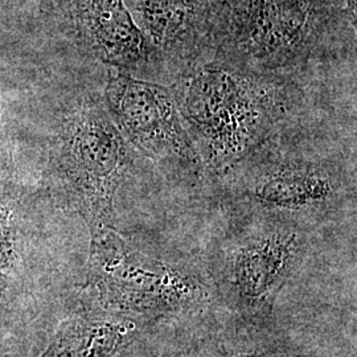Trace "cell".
<instances>
[{
  "instance_id": "1",
  "label": "cell",
  "mask_w": 357,
  "mask_h": 357,
  "mask_svg": "<svg viewBox=\"0 0 357 357\" xmlns=\"http://www.w3.org/2000/svg\"><path fill=\"white\" fill-rule=\"evenodd\" d=\"M199 155L204 176L217 183L291 128L302 101L299 84L206 54L169 86Z\"/></svg>"
},
{
  "instance_id": "2",
  "label": "cell",
  "mask_w": 357,
  "mask_h": 357,
  "mask_svg": "<svg viewBox=\"0 0 357 357\" xmlns=\"http://www.w3.org/2000/svg\"><path fill=\"white\" fill-rule=\"evenodd\" d=\"M345 0H224L209 54L257 73L296 81L356 45Z\"/></svg>"
},
{
  "instance_id": "3",
  "label": "cell",
  "mask_w": 357,
  "mask_h": 357,
  "mask_svg": "<svg viewBox=\"0 0 357 357\" xmlns=\"http://www.w3.org/2000/svg\"><path fill=\"white\" fill-rule=\"evenodd\" d=\"M240 216L268 217L311 229L355 202L356 178L344 158L289 131L216 183Z\"/></svg>"
},
{
  "instance_id": "4",
  "label": "cell",
  "mask_w": 357,
  "mask_h": 357,
  "mask_svg": "<svg viewBox=\"0 0 357 357\" xmlns=\"http://www.w3.org/2000/svg\"><path fill=\"white\" fill-rule=\"evenodd\" d=\"M135 150L115 126L100 96L69 103L52 135L45 181L89 231L115 228V197Z\"/></svg>"
},
{
  "instance_id": "5",
  "label": "cell",
  "mask_w": 357,
  "mask_h": 357,
  "mask_svg": "<svg viewBox=\"0 0 357 357\" xmlns=\"http://www.w3.org/2000/svg\"><path fill=\"white\" fill-rule=\"evenodd\" d=\"M84 290L85 302L135 321L184 314L208 296L196 275L146 255L115 228L90 231Z\"/></svg>"
},
{
  "instance_id": "6",
  "label": "cell",
  "mask_w": 357,
  "mask_h": 357,
  "mask_svg": "<svg viewBox=\"0 0 357 357\" xmlns=\"http://www.w3.org/2000/svg\"><path fill=\"white\" fill-rule=\"evenodd\" d=\"M308 246L310 229L302 225L268 217H238L220 255L228 299L245 315L268 314Z\"/></svg>"
},
{
  "instance_id": "7",
  "label": "cell",
  "mask_w": 357,
  "mask_h": 357,
  "mask_svg": "<svg viewBox=\"0 0 357 357\" xmlns=\"http://www.w3.org/2000/svg\"><path fill=\"white\" fill-rule=\"evenodd\" d=\"M103 102L135 151L146 155L172 178L196 183L204 176L171 88L112 70Z\"/></svg>"
},
{
  "instance_id": "8",
  "label": "cell",
  "mask_w": 357,
  "mask_h": 357,
  "mask_svg": "<svg viewBox=\"0 0 357 357\" xmlns=\"http://www.w3.org/2000/svg\"><path fill=\"white\" fill-rule=\"evenodd\" d=\"M73 22L82 48L113 70L149 81L167 72L123 0H75Z\"/></svg>"
},
{
  "instance_id": "9",
  "label": "cell",
  "mask_w": 357,
  "mask_h": 357,
  "mask_svg": "<svg viewBox=\"0 0 357 357\" xmlns=\"http://www.w3.org/2000/svg\"><path fill=\"white\" fill-rule=\"evenodd\" d=\"M224 0H138L143 32L175 77L212 51Z\"/></svg>"
},
{
  "instance_id": "10",
  "label": "cell",
  "mask_w": 357,
  "mask_h": 357,
  "mask_svg": "<svg viewBox=\"0 0 357 357\" xmlns=\"http://www.w3.org/2000/svg\"><path fill=\"white\" fill-rule=\"evenodd\" d=\"M139 332V321L85 302L59 324L38 357H114L134 343Z\"/></svg>"
},
{
  "instance_id": "11",
  "label": "cell",
  "mask_w": 357,
  "mask_h": 357,
  "mask_svg": "<svg viewBox=\"0 0 357 357\" xmlns=\"http://www.w3.org/2000/svg\"><path fill=\"white\" fill-rule=\"evenodd\" d=\"M20 192L15 178H0V268L11 275L19 262Z\"/></svg>"
},
{
  "instance_id": "12",
  "label": "cell",
  "mask_w": 357,
  "mask_h": 357,
  "mask_svg": "<svg viewBox=\"0 0 357 357\" xmlns=\"http://www.w3.org/2000/svg\"><path fill=\"white\" fill-rule=\"evenodd\" d=\"M204 357H298L291 349L255 336L220 339L204 351Z\"/></svg>"
},
{
  "instance_id": "13",
  "label": "cell",
  "mask_w": 357,
  "mask_h": 357,
  "mask_svg": "<svg viewBox=\"0 0 357 357\" xmlns=\"http://www.w3.org/2000/svg\"><path fill=\"white\" fill-rule=\"evenodd\" d=\"M0 178H15L13 143L4 128L0 112Z\"/></svg>"
},
{
  "instance_id": "14",
  "label": "cell",
  "mask_w": 357,
  "mask_h": 357,
  "mask_svg": "<svg viewBox=\"0 0 357 357\" xmlns=\"http://www.w3.org/2000/svg\"><path fill=\"white\" fill-rule=\"evenodd\" d=\"M11 275L0 268V321L11 310Z\"/></svg>"
},
{
  "instance_id": "15",
  "label": "cell",
  "mask_w": 357,
  "mask_h": 357,
  "mask_svg": "<svg viewBox=\"0 0 357 357\" xmlns=\"http://www.w3.org/2000/svg\"><path fill=\"white\" fill-rule=\"evenodd\" d=\"M345 1H347V8L351 13V16L356 19V0H345Z\"/></svg>"
}]
</instances>
